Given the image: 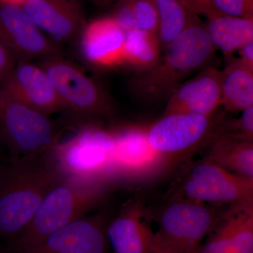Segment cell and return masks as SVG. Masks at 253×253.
Masks as SVG:
<instances>
[{
	"mask_svg": "<svg viewBox=\"0 0 253 253\" xmlns=\"http://www.w3.org/2000/svg\"><path fill=\"white\" fill-rule=\"evenodd\" d=\"M64 178L49 154L21 157L0 176V236L12 241L27 226L48 192Z\"/></svg>",
	"mask_w": 253,
	"mask_h": 253,
	"instance_id": "obj_1",
	"label": "cell"
},
{
	"mask_svg": "<svg viewBox=\"0 0 253 253\" xmlns=\"http://www.w3.org/2000/svg\"><path fill=\"white\" fill-rule=\"evenodd\" d=\"M164 49L154 66L138 73L131 81L132 92L144 101L168 99L189 76L211 66L216 52L206 25L196 14L180 36Z\"/></svg>",
	"mask_w": 253,
	"mask_h": 253,
	"instance_id": "obj_2",
	"label": "cell"
},
{
	"mask_svg": "<svg viewBox=\"0 0 253 253\" xmlns=\"http://www.w3.org/2000/svg\"><path fill=\"white\" fill-rule=\"evenodd\" d=\"M110 184L64 177L42 201L31 221L14 240L15 252L36 244L54 231L85 217L102 201Z\"/></svg>",
	"mask_w": 253,
	"mask_h": 253,
	"instance_id": "obj_3",
	"label": "cell"
},
{
	"mask_svg": "<svg viewBox=\"0 0 253 253\" xmlns=\"http://www.w3.org/2000/svg\"><path fill=\"white\" fill-rule=\"evenodd\" d=\"M113 147V131L91 123L81 126L68 140L59 141L48 154L64 177L111 185Z\"/></svg>",
	"mask_w": 253,
	"mask_h": 253,
	"instance_id": "obj_4",
	"label": "cell"
},
{
	"mask_svg": "<svg viewBox=\"0 0 253 253\" xmlns=\"http://www.w3.org/2000/svg\"><path fill=\"white\" fill-rule=\"evenodd\" d=\"M49 116L20 102L0 88V139L13 159L47 154L60 141Z\"/></svg>",
	"mask_w": 253,
	"mask_h": 253,
	"instance_id": "obj_5",
	"label": "cell"
},
{
	"mask_svg": "<svg viewBox=\"0 0 253 253\" xmlns=\"http://www.w3.org/2000/svg\"><path fill=\"white\" fill-rule=\"evenodd\" d=\"M56 94L64 106L80 118L109 117L114 112L109 95L75 63L61 54L40 59Z\"/></svg>",
	"mask_w": 253,
	"mask_h": 253,
	"instance_id": "obj_6",
	"label": "cell"
},
{
	"mask_svg": "<svg viewBox=\"0 0 253 253\" xmlns=\"http://www.w3.org/2000/svg\"><path fill=\"white\" fill-rule=\"evenodd\" d=\"M114 134L111 180L134 183L149 180L166 172L172 163L150 144L147 129L126 126Z\"/></svg>",
	"mask_w": 253,
	"mask_h": 253,
	"instance_id": "obj_7",
	"label": "cell"
},
{
	"mask_svg": "<svg viewBox=\"0 0 253 253\" xmlns=\"http://www.w3.org/2000/svg\"><path fill=\"white\" fill-rule=\"evenodd\" d=\"M177 199L230 206L253 202V179L229 172L208 159L194 165Z\"/></svg>",
	"mask_w": 253,
	"mask_h": 253,
	"instance_id": "obj_8",
	"label": "cell"
},
{
	"mask_svg": "<svg viewBox=\"0 0 253 253\" xmlns=\"http://www.w3.org/2000/svg\"><path fill=\"white\" fill-rule=\"evenodd\" d=\"M220 217L206 204L176 198L158 213V233L178 253H197Z\"/></svg>",
	"mask_w": 253,
	"mask_h": 253,
	"instance_id": "obj_9",
	"label": "cell"
},
{
	"mask_svg": "<svg viewBox=\"0 0 253 253\" xmlns=\"http://www.w3.org/2000/svg\"><path fill=\"white\" fill-rule=\"evenodd\" d=\"M221 118L199 115L178 114L162 116L147 129L151 146L172 163L178 158L208 146Z\"/></svg>",
	"mask_w": 253,
	"mask_h": 253,
	"instance_id": "obj_10",
	"label": "cell"
},
{
	"mask_svg": "<svg viewBox=\"0 0 253 253\" xmlns=\"http://www.w3.org/2000/svg\"><path fill=\"white\" fill-rule=\"evenodd\" d=\"M0 38L17 61L61 54L59 44L35 24L22 6L0 3Z\"/></svg>",
	"mask_w": 253,
	"mask_h": 253,
	"instance_id": "obj_11",
	"label": "cell"
},
{
	"mask_svg": "<svg viewBox=\"0 0 253 253\" xmlns=\"http://www.w3.org/2000/svg\"><path fill=\"white\" fill-rule=\"evenodd\" d=\"M106 225L102 216H85L16 253H106Z\"/></svg>",
	"mask_w": 253,
	"mask_h": 253,
	"instance_id": "obj_12",
	"label": "cell"
},
{
	"mask_svg": "<svg viewBox=\"0 0 253 253\" xmlns=\"http://www.w3.org/2000/svg\"><path fill=\"white\" fill-rule=\"evenodd\" d=\"M221 71L206 66L168 97L163 116L178 113L214 116L221 107Z\"/></svg>",
	"mask_w": 253,
	"mask_h": 253,
	"instance_id": "obj_13",
	"label": "cell"
},
{
	"mask_svg": "<svg viewBox=\"0 0 253 253\" xmlns=\"http://www.w3.org/2000/svg\"><path fill=\"white\" fill-rule=\"evenodd\" d=\"M32 21L52 41H79L86 23L79 0H30L22 6Z\"/></svg>",
	"mask_w": 253,
	"mask_h": 253,
	"instance_id": "obj_14",
	"label": "cell"
},
{
	"mask_svg": "<svg viewBox=\"0 0 253 253\" xmlns=\"http://www.w3.org/2000/svg\"><path fill=\"white\" fill-rule=\"evenodd\" d=\"M0 88L20 102L46 116L64 110L44 70L31 61H17Z\"/></svg>",
	"mask_w": 253,
	"mask_h": 253,
	"instance_id": "obj_15",
	"label": "cell"
},
{
	"mask_svg": "<svg viewBox=\"0 0 253 253\" xmlns=\"http://www.w3.org/2000/svg\"><path fill=\"white\" fill-rule=\"evenodd\" d=\"M229 208L197 253H253V202Z\"/></svg>",
	"mask_w": 253,
	"mask_h": 253,
	"instance_id": "obj_16",
	"label": "cell"
},
{
	"mask_svg": "<svg viewBox=\"0 0 253 253\" xmlns=\"http://www.w3.org/2000/svg\"><path fill=\"white\" fill-rule=\"evenodd\" d=\"M126 32L112 16L100 18L86 23L80 42L86 61L96 67L122 66Z\"/></svg>",
	"mask_w": 253,
	"mask_h": 253,
	"instance_id": "obj_17",
	"label": "cell"
},
{
	"mask_svg": "<svg viewBox=\"0 0 253 253\" xmlns=\"http://www.w3.org/2000/svg\"><path fill=\"white\" fill-rule=\"evenodd\" d=\"M140 201H132L106 225L108 243L115 253H149L155 233L146 221Z\"/></svg>",
	"mask_w": 253,
	"mask_h": 253,
	"instance_id": "obj_18",
	"label": "cell"
},
{
	"mask_svg": "<svg viewBox=\"0 0 253 253\" xmlns=\"http://www.w3.org/2000/svg\"><path fill=\"white\" fill-rule=\"evenodd\" d=\"M206 159L229 172L253 179V141L214 134Z\"/></svg>",
	"mask_w": 253,
	"mask_h": 253,
	"instance_id": "obj_19",
	"label": "cell"
},
{
	"mask_svg": "<svg viewBox=\"0 0 253 253\" xmlns=\"http://www.w3.org/2000/svg\"><path fill=\"white\" fill-rule=\"evenodd\" d=\"M253 106V68L231 59L221 71V107L227 113H241Z\"/></svg>",
	"mask_w": 253,
	"mask_h": 253,
	"instance_id": "obj_20",
	"label": "cell"
},
{
	"mask_svg": "<svg viewBox=\"0 0 253 253\" xmlns=\"http://www.w3.org/2000/svg\"><path fill=\"white\" fill-rule=\"evenodd\" d=\"M206 31L215 49L225 56L237 52L253 41V19L212 14L208 16Z\"/></svg>",
	"mask_w": 253,
	"mask_h": 253,
	"instance_id": "obj_21",
	"label": "cell"
},
{
	"mask_svg": "<svg viewBox=\"0 0 253 253\" xmlns=\"http://www.w3.org/2000/svg\"><path fill=\"white\" fill-rule=\"evenodd\" d=\"M161 44L157 35L148 32H126L123 64L144 72L154 66L161 57Z\"/></svg>",
	"mask_w": 253,
	"mask_h": 253,
	"instance_id": "obj_22",
	"label": "cell"
},
{
	"mask_svg": "<svg viewBox=\"0 0 253 253\" xmlns=\"http://www.w3.org/2000/svg\"><path fill=\"white\" fill-rule=\"evenodd\" d=\"M116 3L111 16L123 31L157 35L158 13L152 0H119Z\"/></svg>",
	"mask_w": 253,
	"mask_h": 253,
	"instance_id": "obj_23",
	"label": "cell"
},
{
	"mask_svg": "<svg viewBox=\"0 0 253 253\" xmlns=\"http://www.w3.org/2000/svg\"><path fill=\"white\" fill-rule=\"evenodd\" d=\"M158 13L157 37L166 47L187 28L194 14L178 0H152Z\"/></svg>",
	"mask_w": 253,
	"mask_h": 253,
	"instance_id": "obj_24",
	"label": "cell"
},
{
	"mask_svg": "<svg viewBox=\"0 0 253 253\" xmlns=\"http://www.w3.org/2000/svg\"><path fill=\"white\" fill-rule=\"evenodd\" d=\"M214 134H221L253 141V106L241 112L237 119L222 122L219 120Z\"/></svg>",
	"mask_w": 253,
	"mask_h": 253,
	"instance_id": "obj_25",
	"label": "cell"
},
{
	"mask_svg": "<svg viewBox=\"0 0 253 253\" xmlns=\"http://www.w3.org/2000/svg\"><path fill=\"white\" fill-rule=\"evenodd\" d=\"M213 14L253 19V0H210Z\"/></svg>",
	"mask_w": 253,
	"mask_h": 253,
	"instance_id": "obj_26",
	"label": "cell"
},
{
	"mask_svg": "<svg viewBox=\"0 0 253 253\" xmlns=\"http://www.w3.org/2000/svg\"><path fill=\"white\" fill-rule=\"evenodd\" d=\"M16 59L0 38V86L12 71Z\"/></svg>",
	"mask_w": 253,
	"mask_h": 253,
	"instance_id": "obj_27",
	"label": "cell"
},
{
	"mask_svg": "<svg viewBox=\"0 0 253 253\" xmlns=\"http://www.w3.org/2000/svg\"><path fill=\"white\" fill-rule=\"evenodd\" d=\"M193 14L203 15L206 18L213 14L210 0H178Z\"/></svg>",
	"mask_w": 253,
	"mask_h": 253,
	"instance_id": "obj_28",
	"label": "cell"
},
{
	"mask_svg": "<svg viewBox=\"0 0 253 253\" xmlns=\"http://www.w3.org/2000/svg\"><path fill=\"white\" fill-rule=\"evenodd\" d=\"M149 253H179L174 248L161 237L158 232L155 233L152 246Z\"/></svg>",
	"mask_w": 253,
	"mask_h": 253,
	"instance_id": "obj_29",
	"label": "cell"
},
{
	"mask_svg": "<svg viewBox=\"0 0 253 253\" xmlns=\"http://www.w3.org/2000/svg\"><path fill=\"white\" fill-rule=\"evenodd\" d=\"M237 52L239 54V59L253 68V41L240 48Z\"/></svg>",
	"mask_w": 253,
	"mask_h": 253,
	"instance_id": "obj_30",
	"label": "cell"
},
{
	"mask_svg": "<svg viewBox=\"0 0 253 253\" xmlns=\"http://www.w3.org/2000/svg\"><path fill=\"white\" fill-rule=\"evenodd\" d=\"M30 0H0V3L5 4L18 5V6H23Z\"/></svg>",
	"mask_w": 253,
	"mask_h": 253,
	"instance_id": "obj_31",
	"label": "cell"
},
{
	"mask_svg": "<svg viewBox=\"0 0 253 253\" xmlns=\"http://www.w3.org/2000/svg\"><path fill=\"white\" fill-rule=\"evenodd\" d=\"M96 1L100 3V4H111V3L113 2H117L119 0H96Z\"/></svg>",
	"mask_w": 253,
	"mask_h": 253,
	"instance_id": "obj_32",
	"label": "cell"
},
{
	"mask_svg": "<svg viewBox=\"0 0 253 253\" xmlns=\"http://www.w3.org/2000/svg\"><path fill=\"white\" fill-rule=\"evenodd\" d=\"M2 168H0V176H1V171H2Z\"/></svg>",
	"mask_w": 253,
	"mask_h": 253,
	"instance_id": "obj_33",
	"label": "cell"
}]
</instances>
